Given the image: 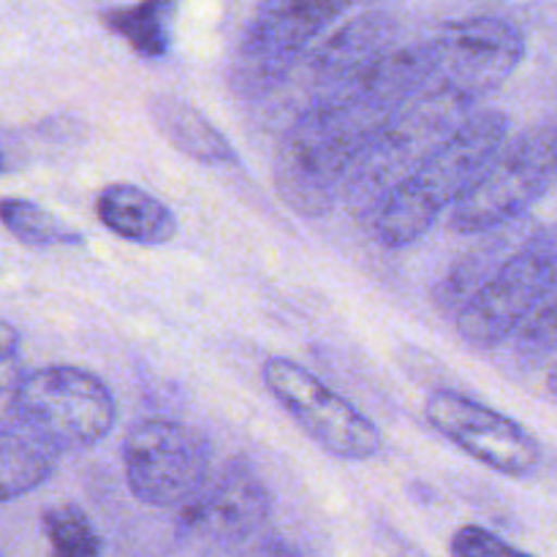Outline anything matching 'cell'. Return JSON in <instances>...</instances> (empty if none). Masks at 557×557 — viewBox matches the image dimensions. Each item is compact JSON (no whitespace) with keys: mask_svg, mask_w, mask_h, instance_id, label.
Returning <instances> with one entry per match:
<instances>
[{"mask_svg":"<svg viewBox=\"0 0 557 557\" xmlns=\"http://www.w3.org/2000/svg\"><path fill=\"white\" fill-rule=\"evenodd\" d=\"M422 85V44H397L362 85L299 112L283 131L272 166L283 205L302 218L332 212L370 141Z\"/></svg>","mask_w":557,"mask_h":557,"instance_id":"1","label":"cell"},{"mask_svg":"<svg viewBox=\"0 0 557 557\" xmlns=\"http://www.w3.org/2000/svg\"><path fill=\"white\" fill-rule=\"evenodd\" d=\"M509 141V117L498 109L473 112L384 199L370 221L384 248H408L476 185Z\"/></svg>","mask_w":557,"mask_h":557,"instance_id":"2","label":"cell"},{"mask_svg":"<svg viewBox=\"0 0 557 557\" xmlns=\"http://www.w3.org/2000/svg\"><path fill=\"white\" fill-rule=\"evenodd\" d=\"M476 112L468 103L455 101L441 92H419L406 103L384 128L379 131L368 150L354 166L348 177L343 201L357 218L379 212L386 196L430 156L438 150L471 114Z\"/></svg>","mask_w":557,"mask_h":557,"instance_id":"3","label":"cell"},{"mask_svg":"<svg viewBox=\"0 0 557 557\" xmlns=\"http://www.w3.org/2000/svg\"><path fill=\"white\" fill-rule=\"evenodd\" d=\"M357 0H261L228 63V87L264 101L308 54L310 44Z\"/></svg>","mask_w":557,"mask_h":557,"instance_id":"4","label":"cell"},{"mask_svg":"<svg viewBox=\"0 0 557 557\" xmlns=\"http://www.w3.org/2000/svg\"><path fill=\"white\" fill-rule=\"evenodd\" d=\"M9 413L58 451L90 449L117 424L112 389L74 364H49L22 375Z\"/></svg>","mask_w":557,"mask_h":557,"instance_id":"5","label":"cell"},{"mask_svg":"<svg viewBox=\"0 0 557 557\" xmlns=\"http://www.w3.org/2000/svg\"><path fill=\"white\" fill-rule=\"evenodd\" d=\"M422 92H441L476 109L520 69L525 36L500 16H468L422 41Z\"/></svg>","mask_w":557,"mask_h":557,"instance_id":"6","label":"cell"},{"mask_svg":"<svg viewBox=\"0 0 557 557\" xmlns=\"http://www.w3.org/2000/svg\"><path fill=\"white\" fill-rule=\"evenodd\" d=\"M555 185L557 120H549L500 147L476 185L455 205L449 226L460 234H487L509 226Z\"/></svg>","mask_w":557,"mask_h":557,"instance_id":"7","label":"cell"},{"mask_svg":"<svg viewBox=\"0 0 557 557\" xmlns=\"http://www.w3.org/2000/svg\"><path fill=\"white\" fill-rule=\"evenodd\" d=\"M557 270V228L528 234L457 310L455 326L476 348L504 346L531 319Z\"/></svg>","mask_w":557,"mask_h":557,"instance_id":"8","label":"cell"},{"mask_svg":"<svg viewBox=\"0 0 557 557\" xmlns=\"http://www.w3.org/2000/svg\"><path fill=\"white\" fill-rule=\"evenodd\" d=\"M210 441L177 419H141L123 441L125 482L156 509L183 506L210 476Z\"/></svg>","mask_w":557,"mask_h":557,"instance_id":"9","label":"cell"},{"mask_svg":"<svg viewBox=\"0 0 557 557\" xmlns=\"http://www.w3.org/2000/svg\"><path fill=\"white\" fill-rule=\"evenodd\" d=\"M264 384L288 417L324 451L341 460H370L381 451V433L341 392L286 357L264 364Z\"/></svg>","mask_w":557,"mask_h":557,"instance_id":"10","label":"cell"},{"mask_svg":"<svg viewBox=\"0 0 557 557\" xmlns=\"http://www.w3.org/2000/svg\"><path fill=\"white\" fill-rule=\"evenodd\" d=\"M424 417L457 449L504 476H531L542 462V446L520 422L455 389H435Z\"/></svg>","mask_w":557,"mask_h":557,"instance_id":"11","label":"cell"},{"mask_svg":"<svg viewBox=\"0 0 557 557\" xmlns=\"http://www.w3.org/2000/svg\"><path fill=\"white\" fill-rule=\"evenodd\" d=\"M272 495L248 460L223 462L207 476L199 493L180 506V536L215 544H243L267 528Z\"/></svg>","mask_w":557,"mask_h":557,"instance_id":"12","label":"cell"},{"mask_svg":"<svg viewBox=\"0 0 557 557\" xmlns=\"http://www.w3.org/2000/svg\"><path fill=\"white\" fill-rule=\"evenodd\" d=\"M395 47L397 22L381 11H370L337 27L321 47L299 60L297 69H302V82L297 85V96H302L299 112L351 92Z\"/></svg>","mask_w":557,"mask_h":557,"instance_id":"13","label":"cell"},{"mask_svg":"<svg viewBox=\"0 0 557 557\" xmlns=\"http://www.w3.org/2000/svg\"><path fill=\"white\" fill-rule=\"evenodd\" d=\"M98 221L136 245H166L177 234V218L150 190L134 183H112L96 199Z\"/></svg>","mask_w":557,"mask_h":557,"instance_id":"14","label":"cell"},{"mask_svg":"<svg viewBox=\"0 0 557 557\" xmlns=\"http://www.w3.org/2000/svg\"><path fill=\"white\" fill-rule=\"evenodd\" d=\"M158 134L169 141L177 152L207 163V166H223L237 163V150L226 139L221 128L201 114L199 107L177 96H152L147 103Z\"/></svg>","mask_w":557,"mask_h":557,"instance_id":"15","label":"cell"},{"mask_svg":"<svg viewBox=\"0 0 557 557\" xmlns=\"http://www.w3.org/2000/svg\"><path fill=\"white\" fill-rule=\"evenodd\" d=\"M58 449L16 422L0 419V504L33 493L52 479Z\"/></svg>","mask_w":557,"mask_h":557,"instance_id":"16","label":"cell"},{"mask_svg":"<svg viewBox=\"0 0 557 557\" xmlns=\"http://www.w3.org/2000/svg\"><path fill=\"white\" fill-rule=\"evenodd\" d=\"M174 0H136L101 11V25L123 38L139 58L161 60L172 49Z\"/></svg>","mask_w":557,"mask_h":557,"instance_id":"17","label":"cell"},{"mask_svg":"<svg viewBox=\"0 0 557 557\" xmlns=\"http://www.w3.org/2000/svg\"><path fill=\"white\" fill-rule=\"evenodd\" d=\"M515 223L495 228V232L479 234V237H484L482 243H479L471 253L462 256V259L451 267L449 275L444 277V283L438 286L441 308L457 313V310L468 302V297H471V294L476 292L500 264H504L506 256L525 239L515 237Z\"/></svg>","mask_w":557,"mask_h":557,"instance_id":"18","label":"cell"},{"mask_svg":"<svg viewBox=\"0 0 557 557\" xmlns=\"http://www.w3.org/2000/svg\"><path fill=\"white\" fill-rule=\"evenodd\" d=\"M0 223L11 237L20 239L27 248H71V245L85 243L82 232L60 221L54 212L30 199H20V196L0 199Z\"/></svg>","mask_w":557,"mask_h":557,"instance_id":"19","label":"cell"},{"mask_svg":"<svg viewBox=\"0 0 557 557\" xmlns=\"http://www.w3.org/2000/svg\"><path fill=\"white\" fill-rule=\"evenodd\" d=\"M49 557H101L103 539L85 509L76 504H54L41 515Z\"/></svg>","mask_w":557,"mask_h":557,"instance_id":"20","label":"cell"},{"mask_svg":"<svg viewBox=\"0 0 557 557\" xmlns=\"http://www.w3.org/2000/svg\"><path fill=\"white\" fill-rule=\"evenodd\" d=\"M511 341H515V354L525 362H539L557 354V270L542 302Z\"/></svg>","mask_w":557,"mask_h":557,"instance_id":"21","label":"cell"},{"mask_svg":"<svg viewBox=\"0 0 557 557\" xmlns=\"http://www.w3.org/2000/svg\"><path fill=\"white\" fill-rule=\"evenodd\" d=\"M451 555L455 557H533L522 549L511 547L493 531L479 525H466L451 536Z\"/></svg>","mask_w":557,"mask_h":557,"instance_id":"22","label":"cell"},{"mask_svg":"<svg viewBox=\"0 0 557 557\" xmlns=\"http://www.w3.org/2000/svg\"><path fill=\"white\" fill-rule=\"evenodd\" d=\"M22 337L9 321L0 319V403L11 411V397L22 381Z\"/></svg>","mask_w":557,"mask_h":557,"instance_id":"23","label":"cell"},{"mask_svg":"<svg viewBox=\"0 0 557 557\" xmlns=\"http://www.w3.org/2000/svg\"><path fill=\"white\" fill-rule=\"evenodd\" d=\"M245 553L243 557H305L302 549L288 544L286 539H277V536H264V531L256 533L253 539L243 542Z\"/></svg>","mask_w":557,"mask_h":557,"instance_id":"24","label":"cell"},{"mask_svg":"<svg viewBox=\"0 0 557 557\" xmlns=\"http://www.w3.org/2000/svg\"><path fill=\"white\" fill-rule=\"evenodd\" d=\"M547 389H549V395L557 397V359H555V364L549 368V373H547Z\"/></svg>","mask_w":557,"mask_h":557,"instance_id":"25","label":"cell"},{"mask_svg":"<svg viewBox=\"0 0 557 557\" xmlns=\"http://www.w3.org/2000/svg\"><path fill=\"white\" fill-rule=\"evenodd\" d=\"M5 172V156H3V147H0V174Z\"/></svg>","mask_w":557,"mask_h":557,"instance_id":"26","label":"cell"},{"mask_svg":"<svg viewBox=\"0 0 557 557\" xmlns=\"http://www.w3.org/2000/svg\"><path fill=\"white\" fill-rule=\"evenodd\" d=\"M0 557H5V555H0Z\"/></svg>","mask_w":557,"mask_h":557,"instance_id":"27","label":"cell"}]
</instances>
